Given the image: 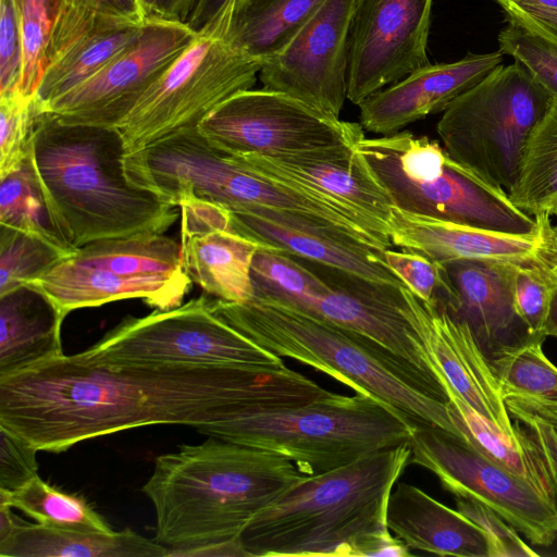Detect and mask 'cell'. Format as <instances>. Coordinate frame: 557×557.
I'll return each instance as SVG.
<instances>
[{"label": "cell", "mask_w": 557, "mask_h": 557, "mask_svg": "<svg viewBox=\"0 0 557 557\" xmlns=\"http://www.w3.org/2000/svg\"><path fill=\"white\" fill-rule=\"evenodd\" d=\"M546 213L549 216H552V215H556L557 216V198L549 205V207L546 210Z\"/></svg>", "instance_id": "53"}, {"label": "cell", "mask_w": 557, "mask_h": 557, "mask_svg": "<svg viewBox=\"0 0 557 557\" xmlns=\"http://www.w3.org/2000/svg\"><path fill=\"white\" fill-rule=\"evenodd\" d=\"M35 446L0 426V490L14 491L38 475Z\"/></svg>", "instance_id": "44"}, {"label": "cell", "mask_w": 557, "mask_h": 557, "mask_svg": "<svg viewBox=\"0 0 557 557\" xmlns=\"http://www.w3.org/2000/svg\"><path fill=\"white\" fill-rule=\"evenodd\" d=\"M408 443L409 463L431 471L455 497L490 507L533 545L550 546L557 541V511L529 483L463 438L437 426H419Z\"/></svg>", "instance_id": "13"}, {"label": "cell", "mask_w": 557, "mask_h": 557, "mask_svg": "<svg viewBox=\"0 0 557 557\" xmlns=\"http://www.w3.org/2000/svg\"><path fill=\"white\" fill-rule=\"evenodd\" d=\"M236 1H224L116 126L126 153L180 129L197 127L230 97L253 87L263 62L231 35Z\"/></svg>", "instance_id": "9"}, {"label": "cell", "mask_w": 557, "mask_h": 557, "mask_svg": "<svg viewBox=\"0 0 557 557\" xmlns=\"http://www.w3.org/2000/svg\"><path fill=\"white\" fill-rule=\"evenodd\" d=\"M556 284L557 271L547 263L518 265L516 270L513 281L516 310L534 336L546 337L544 329Z\"/></svg>", "instance_id": "40"}, {"label": "cell", "mask_w": 557, "mask_h": 557, "mask_svg": "<svg viewBox=\"0 0 557 557\" xmlns=\"http://www.w3.org/2000/svg\"><path fill=\"white\" fill-rule=\"evenodd\" d=\"M498 35L499 51L521 63L557 99V44L508 18Z\"/></svg>", "instance_id": "39"}, {"label": "cell", "mask_w": 557, "mask_h": 557, "mask_svg": "<svg viewBox=\"0 0 557 557\" xmlns=\"http://www.w3.org/2000/svg\"><path fill=\"white\" fill-rule=\"evenodd\" d=\"M197 0H157L150 15L186 23Z\"/></svg>", "instance_id": "48"}, {"label": "cell", "mask_w": 557, "mask_h": 557, "mask_svg": "<svg viewBox=\"0 0 557 557\" xmlns=\"http://www.w3.org/2000/svg\"><path fill=\"white\" fill-rule=\"evenodd\" d=\"M323 1L237 0L231 35L243 49L264 62L287 46Z\"/></svg>", "instance_id": "30"}, {"label": "cell", "mask_w": 557, "mask_h": 557, "mask_svg": "<svg viewBox=\"0 0 557 557\" xmlns=\"http://www.w3.org/2000/svg\"><path fill=\"white\" fill-rule=\"evenodd\" d=\"M39 111L36 98L18 89L0 95V177L28 157Z\"/></svg>", "instance_id": "38"}, {"label": "cell", "mask_w": 557, "mask_h": 557, "mask_svg": "<svg viewBox=\"0 0 557 557\" xmlns=\"http://www.w3.org/2000/svg\"><path fill=\"white\" fill-rule=\"evenodd\" d=\"M197 430L285 456L306 475L407 443L413 431L396 412L360 393H332L301 406L245 411Z\"/></svg>", "instance_id": "7"}, {"label": "cell", "mask_w": 557, "mask_h": 557, "mask_svg": "<svg viewBox=\"0 0 557 557\" xmlns=\"http://www.w3.org/2000/svg\"><path fill=\"white\" fill-rule=\"evenodd\" d=\"M331 392L282 366L176 367L109 362L83 351L0 376V426L62 453L153 424L200 428L231 416L296 407Z\"/></svg>", "instance_id": "1"}, {"label": "cell", "mask_w": 557, "mask_h": 557, "mask_svg": "<svg viewBox=\"0 0 557 557\" xmlns=\"http://www.w3.org/2000/svg\"><path fill=\"white\" fill-rule=\"evenodd\" d=\"M231 228L263 248L329 267L361 280L403 285L387 268L383 251L311 219L267 209L228 211Z\"/></svg>", "instance_id": "20"}, {"label": "cell", "mask_w": 557, "mask_h": 557, "mask_svg": "<svg viewBox=\"0 0 557 557\" xmlns=\"http://www.w3.org/2000/svg\"><path fill=\"white\" fill-rule=\"evenodd\" d=\"M387 268L418 298L425 302H444L449 283L442 263L409 251L387 248L383 251Z\"/></svg>", "instance_id": "41"}, {"label": "cell", "mask_w": 557, "mask_h": 557, "mask_svg": "<svg viewBox=\"0 0 557 557\" xmlns=\"http://www.w3.org/2000/svg\"><path fill=\"white\" fill-rule=\"evenodd\" d=\"M357 151L398 209L479 228L529 234L540 219L508 194L453 161L428 136L410 131L363 138Z\"/></svg>", "instance_id": "8"}, {"label": "cell", "mask_w": 557, "mask_h": 557, "mask_svg": "<svg viewBox=\"0 0 557 557\" xmlns=\"http://www.w3.org/2000/svg\"><path fill=\"white\" fill-rule=\"evenodd\" d=\"M211 308L259 347L374 398L412 429L437 426L459 436L448 403L417 372L372 341L274 299L252 297L246 302H230L215 298Z\"/></svg>", "instance_id": "5"}, {"label": "cell", "mask_w": 557, "mask_h": 557, "mask_svg": "<svg viewBox=\"0 0 557 557\" xmlns=\"http://www.w3.org/2000/svg\"><path fill=\"white\" fill-rule=\"evenodd\" d=\"M144 25L125 24L97 30L69 47L45 69L35 98L47 104L83 84L133 46Z\"/></svg>", "instance_id": "29"}, {"label": "cell", "mask_w": 557, "mask_h": 557, "mask_svg": "<svg viewBox=\"0 0 557 557\" xmlns=\"http://www.w3.org/2000/svg\"><path fill=\"white\" fill-rule=\"evenodd\" d=\"M168 557H248L240 539L171 550Z\"/></svg>", "instance_id": "47"}, {"label": "cell", "mask_w": 557, "mask_h": 557, "mask_svg": "<svg viewBox=\"0 0 557 557\" xmlns=\"http://www.w3.org/2000/svg\"><path fill=\"white\" fill-rule=\"evenodd\" d=\"M508 196L533 218L546 213L557 198V99L531 133Z\"/></svg>", "instance_id": "31"}, {"label": "cell", "mask_w": 557, "mask_h": 557, "mask_svg": "<svg viewBox=\"0 0 557 557\" xmlns=\"http://www.w3.org/2000/svg\"><path fill=\"white\" fill-rule=\"evenodd\" d=\"M360 0H324L259 72L264 89L338 117L347 99L350 35Z\"/></svg>", "instance_id": "15"}, {"label": "cell", "mask_w": 557, "mask_h": 557, "mask_svg": "<svg viewBox=\"0 0 557 557\" xmlns=\"http://www.w3.org/2000/svg\"><path fill=\"white\" fill-rule=\"evenodd\" d=\"M306 476L285 456L209 436L158 456L141 490L154 509V540L171 552L240 539Z\"/></svg>", "instance_id": "4"}, {"label": "cell", "mask_w": 557, "mask_h": 557, "mask_svg": "<svg viewBox=\"0 0 557 557\" xmlns=\"http://www.w3.org/2000/svg\"><path fill=\"white\" fill-rule=\"evenodd\" d=\"M449 282L444 305L463 320L486 359L493 364L534 341L519 317L513 281L519 264L498 260H456L442 263Z\"/></svg>", "instance_id": "18"}, {"label": "cell", "mask_w": 557, "mask_h": 557, "mask_svg": "<svg viewBox=\"0 0 557 557\" xmlns=\"http://www.w3.org/2000/svg\"><path fill=\"white\" fill-rule=\"evenodd\" d=\"M409 459L407 442L307 475L246 527L248 557L411 556L386 524L391 492Z\"/></svg>", "instance_id": "2"}, {"label": "cell", "mask_w": 557, "mask_h": 557, "mask_svg": "<svg viewBox=\"0 0 557 557\" xmlns=\"http://www.w3.org/2000/svg\"><path fill=\"white\" fill-rule=\"evenodd\" d=\"M550 216L545 220L544 246L542 248L543 260L555 271H557V236L552 233Z\"/></svg>", "instance_id": "50"}, {"label": "cell", "mask_w": 557, "mask_h": 557, "mask_svg": "<svg viewBox=\"0 0 557 557\" xmlns=\"http://www.w3.org/2000/svg\"><path fill=\"white\" fill-rule=\"evenodd\" d=\"M22 21L23 72L20 91L35 97L46 67L50 35L62 0H17Z\"/></svg>", "instance_id": "37"}, {"label": "cell", "mask_w": 557, "mask_h": 557, "mask_svg": "<svg viewBox=\"0 0 557 557\" xmlns=\"http://www.w3.org/2000/svg\"><path fill=\"white\" fill-rule=\"evenodd\" d=\"M247 170L351 209L387 233L394 202L355 151L337 159H276L256 153H226Z\"/></svg>", "instance_id": "23"}, {"label": "cell", "mask_w": 557, "mask_h": 557, "mask_svg": "<svg viewBox=\"0 0 557 557\" xmlns=\"http://www.w3.org/2000/svg\"><path fill=\"white\" fill-rule=\"evenodd\" d=\"M404 310L422 335L447 384L494 430L513 442L499 381L468 324L438 302L400 285Z\"/></svg>", "instance_id": "17"}, {"label": "cell", "mask_w": 557, "mask_h": 557, "mask_svg": "<svg viewBox=\"0 0 557 557\" xmlns=\"http://www.w3.org/2000/svg\"><path fill=\"white\" fill-rule=\"evenodd\" d=\"M553 101L521 63L502 64L448 106L436 131L453 161L508 194Z\"/></svg>", "instance_id": "10"}, {"label": "cell", "mask_w": 557, "mask_h": 557, "mask_svg": "<svg viewBox=\"0 0 557 557\" xmlns=\"http://www.w3.org/2000/svg\"><path fill=\"white\" fill-rule=\"evenodd\" d=\"M65 315L37 285L0 295V376L63 355Z\"/></svg>", "instance_id": "26"}, {"label": "cell", "mask_w": 557, "mask_h": 557, "mask_svg": "<svg viewBox=\"0 0 557 557\" xmlns=\"http://www.w3.org/2000/svg\"><path fill=\"white\" fill-rule=\"evenodd\" d=\"M503 10L511 7L557 11V0H495Z\"/></svg>", "instance_id": "51"}, {"label": "cell", "mask_w": 557, "mask_h": 557, "mask_svg": "<svg viewBox=\"0 0 557 557\" xmlns=\"http://www.w3.org/2000/svg\"><path fill=\"white\" fill-rule=\"evenodd\" d=\"M504 11L508 18L557 44V11L523 7H511Z\"/></svg>", "instance_id": "46"}, {"label": "cell", "mask_w": 557, "mask_h": 557, "mask_svg": "<svg viewBox=\"0 0 557 557\" xmlns=\"http://www.w3.org/2000/svg\"><path fill=\"white\" fill-rule=\"evenodd\" d=\"M169 547L125 529L87 532L28 523L15 518L0 537V556L9 557H168Z\"/></svg>", "instance_id": "27"}, {"label": "cell", "mask_w": 557, "mask_h": 557, "mask_svg": "<svg viewBox=\"0 0 557 557\" xmlns=\"http://www.w3.org/2000/svg\"><path fill=\"white\" fill-rule=\"evenodd\" d=\"M225 153L276 159H337L350 156L366 138L360 123L330 116L280 91H239L197 126Z\"/></svg>", "instance_id": "11"}, {"label": "cell", "mask_w": 557, "mask_h": 557, "mask_svg": "<svg viewBox=\"0 0 557 557\" xmlns=\"http://www.w3.org/2000/svg\"><path fill=\"white\" fill-rule=\"evenodd\" d=\"M523 478L557 511V403L503 394Z\"/></svg>", "instance_id": "28"}, {"label": "cell", "mask_w": 557, "mask_h": 557, "mask_svg": "<svg viewBox=\"0 0 557 557\" xmlns=\"http://www.w3.org/2000/svg\"><path fill=\"white\" fill-rule=\"evenodd\" d=\"M457 510L475 523L488 541V557H534L519 532L490 507L471 498L455 497Z\"/></svg>", "instance_id": "42"}, {"label": "cell", "mask_w": 557, "mask_h": 557, "mask_svg": "<svg viewBox=\"0 0 557 557\" xmlns=\"http://www.w3.org/2000/svg\"><path fill=\"white\" fill-rule=\"evenodd\" d=\"M503 54L499 50L469 53L455 62L429 63L363 99L358 104L360 125L367 132L384 136L430 114L444 112L502 65Z\"/></svg>", "instance_id": "21"}, {"label": "cell", "mask_w": 557, "mask_h": 557, "mask_svg": "<svg viewBox=\"0 0 557 557\" xmlns=\"http://www.w3.org/2000/svg\"><path fill=\"white\" fill-rule=\"evenodd\" d=\"M225 0H197L196 5L187 20V25L199 30L221 8Z\"/></svg>", "instance_id": "49"}, {"label": "cell", "mask_w": 557, "mask_h": 557, "mask_svg": "<svg viewBox=\"0 0 557 557\" xmlns=\"http://www.w3.org/2000/svg\"><path fill=\"white\" fill-rule=\"evenodd\" d=\"M116 127L69 123L39 111L30 160L53 220L76 251L88 243L143 233H164L180 210L134 185Z\"/></svg>", "instance_id": "3"}, {"label": "cell", "mask_w": 557, "mask_h": 557, "mask_svg": "<svg viewBox=\"0 0 557 557\" xmlns=\"http://www.w3.org/2000/svg\"><path fill=\"white\" fill-rule=\"evenodd\" d=\"M253 297L294 304L325 290L327 280L304 265L296 257L274 249L260 248L251 262Z\"/></svg>", "instance_id": "34"}, {"label": "cell", "mask_w": 557, "mask_h": 557, "mask_svg": "<svg viewBox=\"0 0 557 557\" xmlns=\"http://www.w3.org/2000/svg\"><path fill=\"white\" fill-rule=\"evenodd\" d=\"M196 36L187 23L151 14L133 46L41 111L69 123L116 127Z\"/></svg>", "instance_id": "14"}, {"label": "cell", "mask_w": 557, "mask_h": 557, "mask_svg": "<svg viewBox=\"0 0 557 557\" xmlns=\"http://www.w3.org/2000/svg\"><path fill=\"white\" fill-rule=\"evenodd\" d=\"M0 504L17 508L37 523L87 532H112L81 496L59 490L36 475L14 491L0 490Z\"/></svg>", "instance_id": "33"}, {"label": "cell", "mask_w": 557, "mask_h": 557, "mask_svg": "<svg viewBox=\"0 0 557 557\" xmlns=\"http://www.w3.org/2000/svg\"><path fill=\"white\" fill-rule=\"evenodd\" d=\"M23 72L22 21L17 0H0V95L18 89Z\"/></svg>", "instance_id": "43"}, {"label": "cell", "mask_w": 557, "mask_h": 557, "mask_svg": "<svg viewBox=\"0 0 557 557\" xmlns=\"http://www.w3.org/2000/svg\"><path fill=\"white\" fill-rule=\"evenodd\" d=\"M0 181L1 225L44 238L69 255L75 252L53 220L29 154Z\"/></svg>", "instance_id": "32"}, {"label": "cell", "mask_w": 557, "mask_h": 557, "mask_svg": "<svg viewBox=\"0 0 557 557\" xmlns=\"http://www.w3.org/2000/svg\"><path fill=\"white\" fill-rule=\"evenodd\" d=\"M83 352L109 362L176 367L284 364L283 358L259 347L218 317L205 295L172 309L128 317Z\"/></svg>", "instance_id": "12"}, {"label": "cell", "mask_w": 557, "mask_h": 557, "mask_svg": "<svg viewBox=\"0 0 557 557\" xmlns=\"http://www.w3.org/2000/svg\"><path fill=\"white\" fill-rule=\"evenodd\" d=\"M552 233L557 236V225H552Z\"/></svg>", "instance_id": "55"}, {"label": "cell", "mask_w": 557, "mask_h": 557, "mask_svg": "<svg viewBox=\"0 0 557 557\" xmlns=\"http://www.w3.org/2000/svg\"><path fill=\"white\" fill-rule=\"evenodd\" d=\"M433 0H360L349 49L347 99L359 104L430 63Z\"/></svg>", "instance_id": "16"}, {"label": "cell", "mask_w": 557, "mask_h": 557, "mask_svg": "<svg viewBox=\"0 0 557 557\" xmlns=\"http://www.w3.org/2000/svg\"><path fill=\"white\" fill-rule=\"evenodd\" d=\"M156 1L157 0H143L144 4H145V8L148 12V14L150 15L154 4H156Z\"/></svg>", "instance_id": "54"}, {"label": "cell", "mask_w": 557, "mask_h": 557, "mask_svg": "<svg viewBox=\"0 0 557 557\" xmlns=\"http://www.w3.org/2000/svg\"><path fill=\"white\" fill-rule=\"evenodd\" d=\"M125 173L136 186L177 207L187 198L228 211L267 209L305 216L383 250L389 238L362 214L258 175L212 146L198 127L172 133L124 158Z\"/></svg>", "instance_id": "6"}, {"label": "cell", "mask_w": 557, "mask_h": 557, "mask_svg": "<svg viewBox=\"0 0 557 557\" xmlns=\"http://www.w3.org/2000/svg\"><path fill=\"white\" fill-rule=\"evenodd\" d=\"M62 4L139 25L149 16L143 0H62Z\"/></svg>", "instance_id": "45"}, {"label": "cell", "mask_w": 557, "mask_h": 557, "mask_svg": "<svg viewBox=\"0 0 557 557\" xmlns=\"http://www.w3.org/2000/svg\"><path fill=\"white\" fill-rule=\"evenodd\" d=\"M545 336L557 337V284L554 288L550 307L544 329Z\"/></svg>", "instance_id": "52"}, {"label": "cell", "mask_w": 557, "mask_h": 557, "mask_svg": "<svg viewBox=\"0 0 557 557\" xmlns=\"http://www.w3.org/2000/svg\"><path fill=\"white\" fill-rule=\"evenodd\" d=\"M391 492L386 524L409 549L457 557H488L483 531L421 488L396 482Z\"/></svg>", "instance_id": "25"}, {"label": "cell", "mask_w": 557, "mask_h": 557, "mask_svg": "<svg viewBox=\"0 0 557 557\" xmlns=\"http://www.w3.org/2000/svg\"><path fill=\"white\" fill-rule=\"evenodd\" d=\"M547 213L529 234L495 232L393 207L387 231L393 246L438 263L456 260H498L519 265L546 263L542 258Z\"/></svg>", "instance_id": "22"}, {"label": "cell", "mask_w": 557, "mask_h": 557, "mask_svg": "<svg viewBox=\"0 0 557 557\" xmlns=\"http://www.w3.org/2000/svg\"><path fill=\"white\" fill-rule=\"evenodd\" d=\"M180 245L186 274L207 294L230 302L252 299L251 262L263 248L231 228L230 212L196 198L182 200Z\"/></svg>", "instance_id": "19"}, {"label": "cell", "mask_w": 557, "mask_h": 557, "mask_svg": "<svg viewBox=\"0 0 557 557\" xmlns=\"http://www.w3.org/2000/svg\"><path fill=\"white\" fill-rule=\"evenodd\" d=\"M543 342H531L493 364L503 394L557 403V367L545 356Z\"/></svg>", "instance_id": "36"}, {"label": "cell", "mask_w": 557, "mask_h": 557, "mask_svg": "<svg viewBox=\"0 0 557 557\" xmlns=\"http://www.w3.org/2000/svg\"><path fill=\"white\" fill-rule=\"evenodd\" d=\"M67 256L44 238L1 225L0 295L38 280Z\"/></svg>", "instance_id": "35"}, {"label": "cell", "mask_w": 557, "mask_h": 557, "mask_svg": "<svg viewBox=\"0 0 557 557\" xmlns=\"http://www.w3.org/2000/svg\"><path fill=\"white\" fill-rule=\"evenodd\" d=\"M32 283L40 287L65 317L76 309L132 298L143 299L158 310L172 309L182 305L193 284L189 277H127L79 263L71 255Z\"/></svg>", "instance_id": "24"}]
</instances>
